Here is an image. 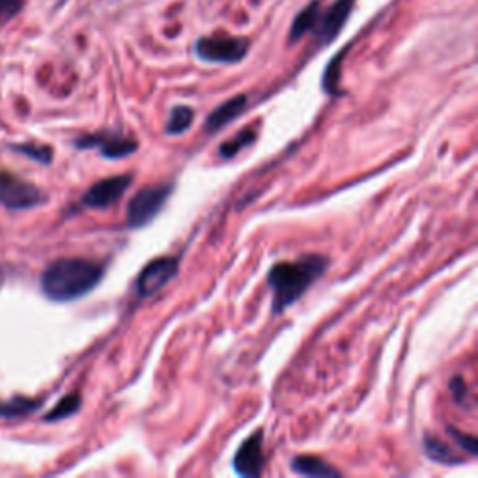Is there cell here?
<instances>
[{
	"label": "cell",
	"instance_id": "6da1fadb",
	"mask_svg": "<svg viewBox=\"0 0 478 478\" xmlns=\"http://www.w3.org/2000/svg\"><path fill=\"white\" fill-rule=\"evenodd\" d=\"M331 260L320 254H305L296 262H281L269 269L267 284L273 291V315H281L303 298V293L327 271Z\"/></svg>",
	"mask_w": 478,
	"mask_h": 478
},
{
	"label": "cell",
	"instance_id": "7a4b0ae2",
	"mask_svg": "<svg viewBox=\"0 0 478 478\" xmlns=\"http://www.w3.org/2000/svg\"><path fill=\"white\" fill-rule=\"evenodd\" d=\"M103 267L86 259H60L42 275V290L51 301H76L84 298L103 279Z\"/></svg>",
	"mask_w": 478,
	"mask_h": 478
},
{
	"label": "cell",
	"instance_id": "3957f363",
	"mask_svg": "<svg viewBox=\"0 0 478 478\" xmlns=\"http://www.w3.org/2000/svg\"><path fill=\"white\" fill-rule=\"evenodd\" d=\"M174 183H155V186L142 187L127 204V227L142 228L150 225L163 210L164 202L171 198Z\"/></svg>",
	"mask_w": 478,
	"mask_h": 478
},
{
	"label": "cell",
	"instance_id": "277c9868",
	"mask_svg": "<svg viewBox=\"0 0 478 478\" xmlns=\"http://www.w3.org/2000/svg\"><path fill=\"white\" fill-rule=\"evenodd\" d=\"M196 57L204 62L213 64H237L243 60L249 52V42L245 38H232V36H220V38H202L195 47Z\"/></svg>",
	"mask_w": 478,
	"mask_h": 478
},
{
	"label": "cell",
	"instance_id": "5b68a950",
	"mask_svg": "<svg viewBox=\"0 0 478 478\" xmlns=\"http://www.w3.org/2000/svg\"><path fill=\"white\" fill-rule=\"evenodd\" d=\"M45 202V195L12 172H0V204L8 210H28Z\"/></svg>",
	"mask_w": 478,
	"mask_h": 478
},
{
	"label": "cell",
	"instance_id": "8992f818",
	"mask_svg": "<svg viewBox=\"0 0 478 478\" xmlns=\"http://www.w3.org/2000/svg\"><path fill=\"white\" fill-rule=\"evenodd\" d=\"M178 275V259L172 256H159L150 264H146L144 269L137 277V293L140 299L152 298L159 290L167 286Z\"/></svg>",
	"mask_w": 478,
	"mask_h": 478
},
{
	"label": "cell",
	"instance_id": "52a82bcc",
	"mask_svg": "<svg viewBox=\"0 0 478 478\" xmlns=\"http://www.w3.org/2000/svg\"><path fill=\"white\" fill-rule=\"evenodd\" d=\"M131 183H133L131 174L101 179L84 193L83 206L92 210H107L113 206L116 200L122 198V195L131 187Z\"/></svg>",
	"mask_w": 478,
	"mask_h": 478
},
{
	"label": "cell",
	"instance_id": "ba28073f",
	"mask_svg": "<svg viewBox=\"0 0 478 478\" xmlns=\"http://www.w3.org/2000/svg\"><path fill=\"white\" fill-rule=\"evenodd\" d=\"M264 467V434L262 430L249 435L234 456V469L242 476H259Z\"/></svg>",
	"mask_w": 478,
	"mask_h": 478
},
{
	"label": "cell",
	"instance_id": "9c48e42d",
	"mask_svg": "<svg viewBox=\"0 0 478 478\" xmlns=\"http://www.w3.org/2000/svg\"><path fill=\"white\" fill-rule=\"evenodd\" d=\"M79 148H92V146H98L101 154L108 159H123L127 155H131L137 152L139 144L133 139H127L122 135H96V137H84L77 140Z\"/></svg>",
	"mask_w": 478,
	"mask_h": 478
},
{
	"label": "cell",
	"instance_id": "30bf717a",
	"mask_svg": "<svg viewBox=\"0 0 478 478\" xmlns=\"http://www.w3.org/2000/svg\"><path fill=\"white\" fill-rule=\"evenodd\" d=\"M354 0H337V3L329 8V12L318 17L316 23V36L322 44L333 42L342 27L346 25L349 13H352Z\"/></svg>",
	"mask_w": 478,
	"mask_h": 478
},
{
	"label": "cell",
	"instance_id": "8fae6325",
	"mask_svg": "<svg viewBox=\"0 0 478 478\" xmlns=\"http://www.w3.org/2000/svg\"><path fill=\"white\" fill-rule=\"evenodd\" d=\"M247 105V96H235L225 103H220L213 113L206 118L204 122V131L206 133H217L219 130H223L225 125H228L232 120H235L239 115L245 110Z\"/></svg>",
	"mask_w": 478,
	"mask_h": 478
},
{
	"label": "cell",
	"instance_id": "7c38bea8",
	"mask_svg": "<svg viewBox=\"0 0 478 478\" xmlns=\"http://www.w3.org/2000/svg\"><path fill=\"white\" fill-rule=\"evenodd\" d=\"M291 469L303 476H340V471L325 464L318 456H296L291 459Z\"/></svg>",
	"mask_w": 478,
	"mask_h": 478
},
{
	"label": "cell",
	"instance_id": "4fadbf2b",
	"mask_svg": "<svg viewBox=\"0 0 478 478\" xmlns=\"http://www.w3.org/2000/svg\"><path fill=\"white\" fill-rule=\"evenodd\" d=\"M425 452L430 459L437 464L443 466H459L462 464V458L458 454H454V450L445 443V441H441L435 435H425Z\"/></svg>",
	"mask_w": 478,
	"mask_h": 478
},
{
	"label": "cell",
	"instance_id": "5bb4252c",
	"mask_svg": "<svg viewBox=\"0 0 478 478\" xmlns=\"http://www.w3.org/2000/svg\"><path fill=\"white\" fill-rule=\"evenodd\" d=\"M318 17H320V3H312L310 6H307L291 25L290 42H298L307 32L315 28L318 23Z\"/></svg>",
	"mask_w": 478,
	"mask_h": 478
},
{
	"label": "cell",
	"instance_id": "9a60e30c",
	"mask_svg": "<svg viewBox=\"0 0 478 478\" xmlns=\"http://www.w3.org/2000/svg\"><path fill=\"white\" fill-rule=\"evenodd\" d=\"M193 118H195V110L191 107L176 105L171 110V116H169L167 127H164V131H167V135H172V137L186 133L189 127L193 125Z\"/></svg>",
	"mask_w": 478,
	"mask_h": 478
},
{
	"label": "cell",
	"instance_id": "2e32d148",
	"mask_svg": "<svg viewBox=\"0 0 478 478\" xmlns=\"http://www.w3.org/2000/svg\"><path fill=\"white\" fill-rule=\"evenodd\" d=\"M254 140H256V133L251 130V127H247V130H243L242 133H237L235 137H232L227 142L220 144L219 146V155L223 159H232L239 152H242L243 148H247V146H251Z\"/></svg>",
	"mask_w": 478,
	"mask_h": 478
},
{
	"label": "cell",
	"instance_id": "e0dca14e",
	"mask_svg": "<svg viewBox=\"0 0 478 478\" xmlns=\"http://www.w3.org/2000/svg\"><path fill=\"white\" fill-rule=\"evenodd\" d=\"M40 403L36 400H27V398H15L10 402H0V417L4 418H13V417H21L28 415L38 408Z\"/></svg>",
	"mask_w": 478,
	"mask_h": 478
},
{
	"label": "cell",
	"instance_id": "ac0fdd59",
	"mask_svg": "<svg viewBox=\"0 0 478 478\" xmlns=\"http://www.w3.org/2000/svg\"><path fill=\"white\" fill-rule=\"evenodd\" d=\"M81 408V396L77 393H71L68 396H64L59 403L57 408H54L51 413H47L45 420L47 422H52V420H60V418H66L73 413H77Z\"/></svg>",
	"mask_w": 478,
	"mask_h": 478
},
{
	"label": "cell",
	"instance_id": "d6986e66",
	"mask_svg": "<svg viewBox=\"0 0 478 478\" xmlns=\"http://www.w3.org/2000/svg\"><path fill=\"white\" fill-rule=\"evenodd\" d=\"M13 152H20L34 161H40L42 164H49L52 161V150L49 146H40V144H17L10 146Z\"/></svg>",
	"mask_w": 478,
	"mask_h": 478
},
{
	"label": "cell",
	"instance_id": "ffe728a7",
	"mask_svg": "<svg viewBox=\"0 0 478 478\" xmlns=\"http://www.w3.org/2000/svg\"><path fill=\"white\" fill-rule=\"evenodd\" d=\"M449 432L452 434V437L456 439V443L459 445V449H464L467 454H471V456H476V449H478V445H476V439L473 437V435H466V434H462V432H458L456 428H452V426H449Z\"/></svg>",
	"mask_w": 478,
	"mask_h": 478
},
{
	"label": "cell",
	"instance_id": "44dd1931",
	"mask_svg": "<svg viewBox=\"0 0 478 478\" xmlns=\"http://www.w3.org/2000/svg\"><path fill=\"white\" fill-rule=\"evenodd\" d=\"M450 393H452L454 400L459 403V406H467V394H469V391H467V385H466L464 378L458 376V378H454L450 381Z\"/></svg>",
	"mask_w": 478,
	"mask_h": 478
},
{
	"label": "cell",
	"instance_id": "7402d4cb",
	"mask_svg": "<svg viewBox=\"0 0 478 478\" xmlns=\"http://www.w3.org/2000/svg\"><path fill=\"white\" fill-rule=\"evenodd\" d=\"M23 8V0H0V21L12 20Z\"/></svg>",
	"mask_w": 478,
	"mask_h": 478
},
{
	"label": "cell",
	"instance_id": "603a6c76",
	"mask_svg": "<svg viewBox=\"0 0 478 478\" xmlns=\"http://www.w3.org/2000/svg\"><path fill=\"white\" fill-rule=\"evenodd\" d=\"M0 283H3V273H0Z\"/></svg>",
	"mask_w": 478,
	"mask_h": 478
}]
</instances>
